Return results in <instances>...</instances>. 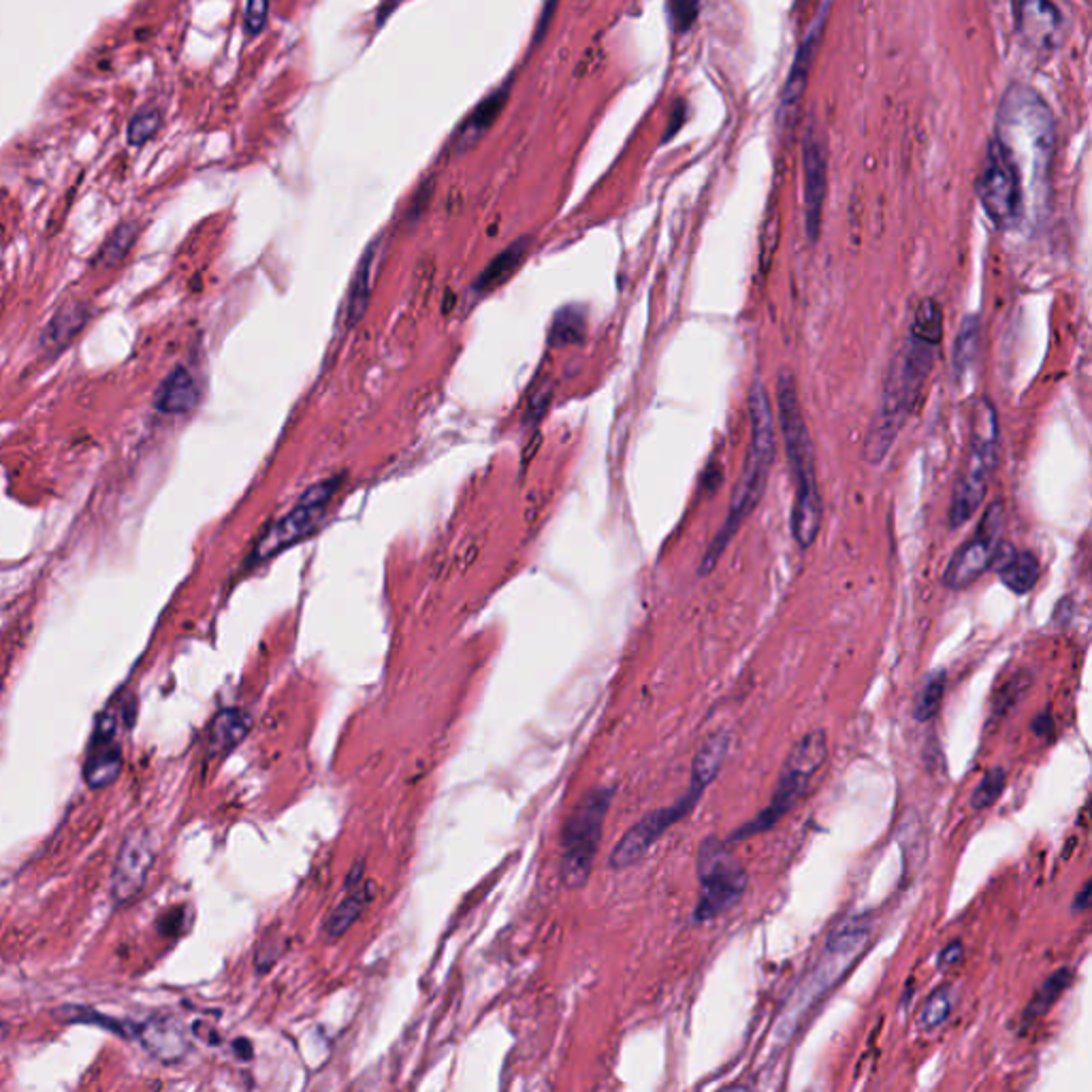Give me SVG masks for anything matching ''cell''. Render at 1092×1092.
Segmentation results:
<instances>
[{
  "instance_id": "cell-14",
  "label": "cell",
  "mask_w": 1092,
  "mask_h": 1092,
  "mask_svg": "<svg viewBox=\"0 0 1092 1092\" xmlns=\"http://www.w3.org/2000/svg\"><path fill=\"white\" fill-rule=\"evenodd\" d=\"M828 193V149L816 122L809 124L803 141V210L805 229L811 241L822 231V214Z\"/></svg>"
},
{
  "instance_id": "cell-11",
  "label": "cell",
  "mask_w": 1092,
  "mask_h": 1092,
  "mask_svg": "<svg viewBox=\"0 0 1092 1092\" xmlns=\"http://www.w3.org/2000/svg\"><path fill=\"white\" fill-rule=\"evenodd\" d=\"M704 792H706L704 786H700L698 782H692V778H690V788H687V792L679 801H675L673 805L662 807V809L645 816L639 824H634L626 835H623V839L616 843V847L610 854V866L621 871V869H628V866L637 864L641 858H645V854L677 822H681L683 818H687L696 809V805H698V801L702 799Z\"/></svg>"
},
{
  "instance_id": "cell-7",
  "label": "cell",
  "mask_w": 1092,
  "mask_h": 1092,
  "mask_svg": "<svg viewBox=\"0 0 1092 1092\" xmlns=\"http://www.w3.org/2000/svg\"><path fill=\"white\" fill-rule=\"evenodd\" d=\"M612 801L610 790H595L572 811L561 847V877L572 890L587 883L604 833V820Z\"/></svg>"
},
{
  "instance_id": "cell-31",
  "label": "cell",
  "mask_w": 1092,
  "mask_h": 1092,
  "mask_svg": "<svg viewBox=\"0 0 1092 1092\" xmlns=\"http://www.w3.org/2000/svg\"><path fill=\"white\" fill-rule=\"evenodd\" d=\"M585 338V311L578 307H563L553 317V325L549 332V342L553 346L576 344Z\"/></svg>"
},
{
  "instance_id": "cell-26",
  "label": "cell",
  "mask_w": 1092,
  "mask_h": 1092,
  "mask_svg": "<svg viewBox=\"0 0 1092 1092\" xmlns=\"http://www.w3.org/2000/svg\"><path fill=\"white\" fill-rule=\"evenodd\" d=\"M250 730L248 713L239 709H227L216 715L210 732V751L214 755H225L235 749Z\"/></svg>"
},
{
  "instance_id": "cell-38",
  "label": "cell",
  "mask_w": 1092,
  "mask_h": 1092,
  "mask_svg": "<svg viewBox=\"0 0 1092 1092\" xmlns=\"http://www.w3.org/2000/svg\"><path fill=\"white\" fill-rule=\"evenodd\" d=\"M267 16H269V5L267 3H248L246 5V18H244V26H246V33L250 37L258 35L267 22Z\"/></svg>"
},
{
  "instance_id": "cell-43",
  "label": "cell",
  "mask_w": 1092,
  "mask_h": 1092,
  "mask_svg": "<svg viewBox=\"0 0 1092 1092\" xmlns=\"http://www.w3.org/2000/svg\"><path fill=\"white\" fill-rule=\"evenodd\" d=\"M721 1092H749V1088H745V1086H730V1088H723Z\"/></svg>"
},
{
  "instance_id": "cell-8",
  "label": "cell",
  "mask_w": 1092,
  "mask_h": 1092,
  "mask_svg": "<svg viewBox=\"0 0 1092 1092\" xmlns=\"http://www.w3.org/2000/svg\"><path fill=\"white\" fill-rule=\"evenodd\" d=\"M700 898L694 911L696 921H709L734 907L747 892L749 877L730 852V843L709 837L698 849Z\"/></svg>"
},
{
  "instance_id": "cell-3",
  "label": "cell",
  "mask_w": 1092,
  "mask_h": 1092,
  "mask_svg": "<svg viewBox=\"0 0 1092 1092\" xmlns=\"http://www.w3.org/2000/svg\"><path fill=\"white\" fill-rule=\"evenodd\" d=\"M749 418H751V442H749V450L745 457L742 472L736 483L728 517H726L721 530L715 534V538L698 568L700 576L711 574V570L717 566L723 551L728 549V544L732 542V538L736 536L740 525L747 521V517L755 511V506L759 504V500L766 491L768 475H770V467H772L774 452H776V435H774V416H772L770 397L762 382H755L749 389Z\"/></svg>"
},
{
  "instance_id": "cell-21",
  "label": "cell",
  "mask_w": 1092,
  "mask_h": 1092,
  "mask_svg": "<svg viewBox=\"0 0 1092 1092\" xmlns=\"http://www.w3.org/2000/svg\"><path fill=\"white\" fill-rule=\"evenodd\" d=\"M199 404V387L186 368H176L156 393V408L165 414H186Z\"/></svg>"
},
{
  "instance_id": "cell-25",
  "label": "cell",
  "mask_w": 1092,
  "mask_h": 1092,
  "mask_svg": "<svg viewBox=\"0 0 1092 1092\" xmlns=\"http://www.w3.org/2000/svg\"><path fill=\"white\" fill-rule=\"evenodd\" d=\"M376 248H378V241L372 244L357 271H355V278L351 282V292H348V305H346V325L348 327H355L368 309V303H370V294H372V280H374V265H376Z\"/></svg>"
},
{
  "instance_id": "cell-42",
  "label": "cell",
  "mask_w": 1092,
  "mask_h": 1092,
  "mask_svg": "<svg viewBox=\"0 0 1092 1092\" xmlns=\"http://www.w3.org/2000/svg\"><path fill=\"white\" fill-rule=\"evenodd\" d=\"M1088 900H1090V883L1086 881V883H1084V888L1079 890V894H1077V896H1075V900H1073V911H1084V909H1088Z\"/></svg>"
},
{
  "instance_id": "cell-13",
  "label": "cell",
  "mask_w": 1092,
  "mask_h": 1092,
  "mask_svg": "<svg viewBox=\"0 0 1092 1092\" xmlns=\"http://www.w3.org/2000/svg\"><path fill=\"white\" fill-rule=\"evenodd\" d=\"M1003 517H1005V511H1003L1001 502H995L986 511V515L978 527V534L971 540H967L950 559L946 576H944L946 587H950L954 591H963L969 585H973L990 568L992 549L997 544V536L1003 527Z\"/></svg>"
},
{
  "instance_id": "cell-30",
  "label": "cell",
  "mask_w": 1092,
  "mask_h": 1092,
  "mask_svg": "<svg viewBox=\"0 0 1092 1092\" xmlns=\"http://www.w3.org/2000/svg\"><path fill=\"white\" fill-rule=\"evenodd\" d=\"M1071 982H1073V973H1071L1069 969L1054 971V973L1045 980V984L1039 988V992L1035 995V999L1028 1003V1007H1026V1012H1024L1022 1022L1031 1024L1033 1020L1041 1018V1016H1043V1014H1045V1012H1048V1009H1050V1007H1052V1005L1062 997V992L1071 986Z\"/></svg>"
},
{
  "instance_id": "cell-1",
  "label": "cell",
  "mask_w": 1092,
  "mask_h": 1092,
  "mask_svg": "<svg viewBox=\"0 0 1092 1092\" xmlns=\"http://www.w3.org/2000/svg\"><path fill=\"white\" fill-rule=\"evenodd\" d=\"M995 139L1007 149L1022 182L1028 178L1033 191H1045L1056 151V122L1037 90L1024 84L1005 90Z\"/></svg>"
},
{
  "instance_id": "cell-33",
  "label": "cell",
  "mask_w": 1092,
  "mask_h": 1092,
  "mask_svg": "<svg viewBox=\"0 0 1092 1092\" xmlns=\"http://www.w3.org/2000/svg\"><path fill=\"white\" fill-rule=\"evenodd\" d=\"M952 1009H954V990L950 986L937 988L926 999V1003L919 1012V1026L924 1031L939 1028L950 1018Z\"/></svg>"
},
{
  "instance_id": "cell-2",
  "label": "cell",
  "mask_w": 1092,
  "mask_h": 1092,
  "mask_svg": "<svg viewBox=\"0 0 1092 1092\" xmlns=\"http://www.w3.org/2000/svg\"><path fill=\"white\" fill-rule=\"evenodd\" d=\"M776 412L794 479L792 534L801 549H809L820 534L822 500L818 489L813 440L803 414L796 380L788 370H782L776 378Z\"/></svg>"
},
{
  "instance_id": "cell-35",
  "label": "cell",
  "mask_w": 1092,
  "mask_h": 1092,
  "mask_svg": "<svg viewBox=\"0 0 1092 1092\" xmlns=\"http://www.w3.org/2000/svg\"><path fill=\"white\" fill-rule=\"evenodd\" d=\"M1005 784H1007V772H1005V768H1003V766H995V768H990V770L984 774V778L980 782V786H978V788L973 790V794H971V807H973L975 811H984V809L992 807V805L1001 799V794H1003V790H1005Z\"/></svg>"
},
{
  "instance_id": "cell-6",
  "label": "cell",
  "mask_w": 1092,
  "mask_h": 1092,
  "mask_svg": "<svg viewBox=\"0 0 1092 1092\" xmlns=\"http://www.w3.org/2000/svg\"><path fill=\"white\" fill-rule=\"evenodd\" d=\"M999 457V420L997 410L988 399H982L973 414L971 444L963 472L956 481L952 504H950V527L959 530L971 521L978 508L984 504L988 483L997 467Z\"/></svg>"
},
{
  "instance_id": "cell-39",
  "label": "cell",
  "mask_w": 1092,
  "mask_h": 1092,
  "mask_svg": "<svg viewBox=\"0 0 1092 1092\" xmlns=\"http://www.w3.org/2000/svg\"><path fill=\"white\" fill-rule=\"evenodd\" d=\"M549 401H551V384L547 382V384H542V387L532 395V399H530V404H527V412H525V423H538V420L542 418V414H544V410H547Z\"/></svg>"
},
{
  "instance_id": "cell-27",
  "label": "cell",
  "mask_w": 1092,
  "mask_h": 1092,
  "mask_svg": "<svg viewBox=\"0 0 1092 1092\" xmlns=\"http://www.w3.org/2000/svg\"><path fill=\"white\" fill-rule=\"evenodd\" d=\"M530 250V237H521L517 239L515 244H511L504 252H500L491 263L489 267L481 273V278L477 280L475 284V290L479 292H489L494 290L496 286H500L504 280H508L515 269L525 261V254Z\"/></svg>"
},
{
  "instance_id": "cell-9",
  "label": "cell",
  "mask_w": 1092,
  "mask_h": 1092,
  "mask_svg": "<svg viewBox=\"0 0 1092 1092\" xmlns=\"http://www.w3.org/2000/svg\"><path fill=\"white\" fill-rule=\"evenodd\" d=\"M978 197L990 220L1009 229L1020 222L1024 212V182L1007 149L992 137L986 145L982 174L978 180Z\"/></svg>"
},
{
  "instance_id": "cell-10",
  "label": "cell",
  "mask_w": 1092,
  "mask_h": 1092,
  "mask_svg": "<svg viewBox=\"0 0 1092 1092\" xmlns=\"http://www.w3.org/2000/svg\"><path fill=\"white\" fill-rule=\"evenodd\" d=\"M336 491H338V479L319 483L311 489H307L301 496L299 504L263 534V538L258 540V544L252 553L254 561H265V559L278 555L280 551H286L288 547L305 540L311 532L319 527Z\"/></svg>"
},
{
  "instance_id": "cell-41",
  "label": "cell",
  "mask_w": 1092,
  "mask_h": 1092,
  "mask_svg": "<svg viewBox=\"0 0 1092 1092\" xmlns=\"http://www.w3.org/2000/svg\"><path fill=\"white\" fill-rule=\"evenodd\" d=\"M694 10H698V5H687V3H683V5H673V7H670L673 18H675V22H679V26H681V29H687V26L696 20V16H687V12H694Z\"/></svg>"
},
{
  "instance_id": "cell-4",
  "label": "cell",
  "mask_w": 1092,
  "mask_h": 1092,
  "mask_svg": "<svg viewBox=\"0 0 1092 1092\" xmlns=\"http://www.w3.org/2000/svg\"><path fill=\"white\" fill-rule=\"evenodd\" d=\"M934 361H937V346H930L913 336L902 342L888 370L881 401L864 442V459L869 463H881L890 452L907 418L919 404Z\"/></svg>"
},
{
  "instance_id": "cell-12",
  "label": "cell",
  "mask_w": 1092,
  "mask_h": 1092,
  "mask_svg": "<svg viewBox=\"0 0 1092 1092\" xmlns=\"http://www.w3.org/2000/svg\"><path fill=\"white\" fill-rule=\"evenodd\" d=\"M871 937V926L864 917H847L841 919L833 932L828 934L826 948L822 952V959L818 963V969L813 971L809 990L813 997H822L826 990H830L858 961L864 946Z\"/></svg>"
},
{
  "instance_id": "cell-22",
  "label": "cell",
  "mask_w": 1092,
  "mask_h": 1092,
  "mask_svg": "<svg viewBox=\"0 0 1092 1092\" xmlns=\"http://www.w3.org/2000/svg\"><path fill=\"white\" fill-rule=\"evenodd\" d=\"M88 319H90V315H88L86 305H82V303L62 305L41 336V348L50 355L67 348L71 344V340L86 327Z\"/></svg>"
},
{
  "instance_id": "cell-19",
  "label": "cell",
  "mask_w": 1092,
  "mask_h": 1092,
  "mask_svg": "<svg viewBox=\"0 0 1092 1092\" xmlns=\"http://www.w3.org/2000/svg\"><path fill=\"white\" fill-rule=\"evenodd\" d=\"M508 90H511V86L502 84V88H498L487 99H483L479 103V107L470 115H467V120L463 122V126L459 128L457 137H454L457 151H465V149L475 147L481 141V137L494 126V122L498 120V115L502 113V109L508 101Z\"/></svg>"
},
{
  "instance_id": "cell-36",
  "label": "cell",
  "mask_w": 1092,
  "mask_h": 1092,
  "mask_svg": "<svg viewBox=\"0 0 1092 1092\" xmlns=\"http://www.w3.org/2000/svg\"><path fill=\"white\" fill-rule=\"evenodd\" d=\"M978 344H980V325H978V319H967V321H965V325H963V329H961V336H959L956 348H954V365L959 368V372L967 370V368L973 363V357H975Z\"/></svg>"
},
{
  "instance_id": "cell-24",
  "label": "cell",
  "mask_w": 1092,
  "mask_h": 1092,
  "mask_svg": "<svg viewBox=\"0 0 1092 1092\" xmlns=\"http://www.w3.org/2000/svg\"><path fill=\"white\" fill-rule=\"evenodd\" d=\"M730 745H732L730 730L715 732L702 745V749L698 751V755H696V759L692 764V782H698L704 788H709L717 778V774L721 772L723 764H726V757L730 753Z\"/></svg>"
},
{
  "instance_id": "cell-5",
  "label": "cell",
  "mask_w": 1092,
  "mask_h": 1092,
  "mask_svg": "<svg viewBox=\"0 0 1092 1092\" xmlns=\"http://www.w3.org/2000/svg\"><path fill=\"white\" fill-rule=\"evenodd\" d=\"M828 757V736L826 730H811L805 734L788 753L782 774L776 778V786L768 807H764L753 820L742 824L730 835V843H740L762 833L772 830L782 822L796 803L807 794L813 774L824 766Z\"/></svg>"
},
{
  "instance_id": "cell-32",
  "label": "cell",
  "mask_w": 1092,
  "mask_h": 1092,
  "mask_svg": "<svg viewBox=\"0 0 1092 1092\" xmlns=\"http://www.w3.org/2000/svg\"><path fill=\"white\" fill-rule=\"evenodd\" d=\"M944 694H946V673L944 670L932 673L926 679V683L917 696V702L913 709L915 721H930L934 715H937L942 709Z\"/></svg>"
},
{
  "instance_id": "cell-37",
  "label": "cell",
  "mask_w": 1092,
  "mask_h": 1092,
  "mask_svg": "<svg viewBox=\"0 0 1092 1092\" xmlns=\"http://www.w3.org/2000/svg\"><path fill=\"white\" fill-rule=\"evenodd\" d=\"M161 128V113L156 109H143L139 111L130 126H128V141L130 143H145L149 137L156 135V130Z\"/></svg>"
},
{
  "instance_id": "cell-40",
  "label": "cell",
  "mask_w": 1092,
  "mask_h": 1092,
  "mask_svg": "<svg viewBox=\"0 0 1092 1092\" xmlns=\"http://www.w3.org/2000/svg\"><path fill=\"white\" fill-rule=\"evenodd\" d=\"M963 952H965L963 944H961V942H952V944L942 952V956H939V967H942V969L954 967L956 963H961Z\"/></svg>"
},
{
  "instance_id": "cell-18",
  "label": "cell",
  "mask_w": 1092,
  "mask_h": 1092,
  "mask_svg": "<svg viewBox=\"0 0 1092 1092\" xmlns=\"http://www.w3.org/2000/svg\"><path fill=\"white\" fill-rule=\"evenodd\" d=\"M141 1043L159 1060H180L189 1050V1039L182 1024L174 1018H156L141 1026Z\"/></svg>"
},
{
  "instance_id": "cell-23",
  "label": "cell",
  "mask_w": 1092,
  "mask_h": 1092,
  "mask_svg": "<svg viewBox=\"0 0 1092 1092\" xmlns=\"http://www.w3.org/2000/svg\"><path fill=\"white\" fill-rule=\"evenodd\" d=\"M1016 22L1026 41L1043 48L1054 39L1060 26V14L1050 3H1022L1016 5Z\"/></svg>"
},
{
  "instance_id": "cell-16",
  "label": "cell",
  "mask_w": 1092,
  "mask_h": 1092,
  "mask_svg": "<svg viewBox=\"0 0 1092 1092\" xmlns=\"http://www.w3.org/2000/svg\"><path fill=\"white\" fill-rule=\"evenodd\" d=\"M151 862L154 849L145 830H132L120 847L111 879V892L115 902H128L143 890Z\"/></svg>"
},
{
  "instance_id": "cell-15",
  "label": "cell",
  "mask_w": 1092,
  "mask_h": 1092,
  "mask_svg": "<svg viewBox=\"0 0 1092 1092\" xmlns=\"http://www.w3.org/2000/svg\"><path fill=\"white\" fill-rule=\"evenodd\" d=\"M118 732L120 717L118 711L111 706L109 711H105V715H101L96 723L90 751L84 764V778L94 790L111 786L122 770V749L118 745Z\"/></svg>"
},
{
  "instance_id": "cell-20",
  "label": "cell",
  "mask_w": 1092,
  "mask_h": 1092,
  "mask_svg": "<svg viewBox=\"0 0 1092 1092\" xmlns=\"http://www.w3.org/2000/svg\"><path fill=\"white\" fill-rule=\"evenodd\" d=\"M348 894L342 898V902L329 913L325 921V934L327 939L336 942L342 934L348 932V928L363 915L368 902H370V885L361 881V866L353 871L348 877Z\"/></svg>"
},
{
  "instance_id": "cell-34",
  "label": "cell",
  "mask_w": 1092,
  "mask_h": 1092,
  "mask_svg": "<svg viewBox=\"0 0 1092 1092\" xmlns=\"http://www.w3.org/2000/svg\"><path fill=\"white\" fill-rule=\"evenodd\" d=\"M137 233H139L137 225H132V222H124V225H120V227L109 235V239L103 244V248L99 250V254H96V265L111 267V265L120 263V261L128 254V250L132 248V244H135V239H137Z\"/></svg>"
},
{
  "instance_id": "cell-17",
  "label": "cell",
  "mask_w": 1092,
  "mask_h": 1092,
  "mask_svg": "<svg viewBox=\"0 0 1092 1092\" xmlns=\"http://www.w3.org/2000/svg\"><path fill=\"white\" fill-rule=\"evenodd\" d=\"M828 12H830V5H822V10L818 12L816 20L811 22L799 52H796V58L792 62V69H790V75L786 79V88H784V96H782V122H792V115L799 111V103L805 94V88H807V79H809V73H811V65H813V58H816V50H818V43L824 35V29H826V22H828Z\"/></svg>"
},
{
  "instance_id": "cell-28",
  "label": "cell",
  "mask_w": 1092,
  "mask_h": 1092,
  "mask_svg": "<svg viewBox=\"0 0 1092 1092\" xmlns=\"http://www.w3.org/2000/svg\"><path fill=\"white\" fill-rule=\"evenodd\" d=\"M997 574L1009 591L1022 595V593H1028L1037 585V580L1041 576V563L1033 553L1024 551V553H1016Z\"/></svg>"
},
{
  "instance_id": "cell-29",
  "label": "cell",
  "mask_w": 1092,
  "mask_h": 1092,
  "mask_svg": "<svg viewBox=\"0 0 1092 1092\" xmlns=\"http://www.w3.org/2000/svg\"><path fill=\"white\" fill-rule=\"evenodd\" d=\"M909 336L939 348L944 340V309L937 301L926 297L917 303Z\"/></svg>"
}]
</instances>
